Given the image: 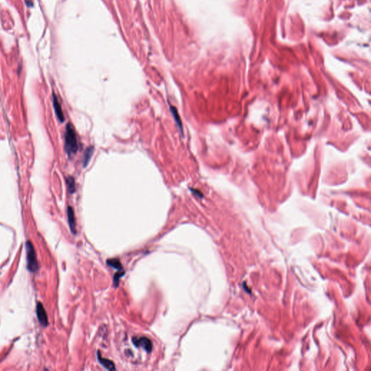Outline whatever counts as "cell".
Returning a JSON list of instances; mask_svg holds the SVG:
<instances>
[{"label":"cell","mask_w":371,"mask_h":371,"mask_svg":"<svg viewBox=\"0 0 371 371\" xmlns=\"http://www.w3.org/2000/svg\"><path fill=\"white\" fill-rule=\"evenodd\" d=\"M26 2L28 7H32L33 4H33V2L31 1V0H26V2Z\"/></svg>","instance_id":"obj_14"},{"label":"cell","mask_w":371,"mask_h":371,"mask_svg":"<svg viewBox=\"0 0 371 371\" xmlns=\"http://www.w3.org/2000/svg\"><path fill=\"white\" fill-rule=\"evenodd\" d=\"M67 213H68V223H69L70 231H71V232L73 233V234H75V233H76V224H75L74 210H73V209L71 207L69 206L68 207Z\"/></svg>","instance_id":"obj_5"},{"label":"cell","mask_w":371,"mask_h":371,"mask_svg":"<svg viewBox=\"0 0 371 371\" xmlns=\"http://www.w3.org/2000/svg\"><path fill=\"white\" fill-rule=\"evenodd\" d=\"M79 149L76 134L71 123H68L65 134V150L69 157L76 154Z\"/></svg>","instance_id":"obj_1"},{"label":"cell","mask_w":371,"mask_h":371,"mask_svg":"<svg viewBox=\"0 0 371 371\" xmlns=\"http://www.w3.org/2000/svg\"><path fill=\"white\" fill-rule=\"evenodd\" d=\"M97 357H98L99 362H100L101 365H102L104 367L106 368V369H107L109 370H115V365H114V363H113V362H112V361L110 360H108V359L103 358L100 355V352H98Z\"/></svg>","instance_id":"obj_8"},{"label":"cell","mask_w":371,"mask_h":371,"mask_svg":"<svg viewBox=\"0 0 371 371\" xmlns=\"http://www.w3.org/2000/svg\"><path fill=\"white\" fill-rule=\"evenodd\" d=\"M171 111L172 115H173V117L175 119V121H176V123L177 126H178V128L180 129V131H181L182 134H183V126H182V122H181V117H180V116H179L178 111H177V109L175 107H173V106H171Z\"/></svg>","instance_id":"obj_9"},{"label":"cell","mask_w":371,"mask_h":371,"mask_svg":"<svg viewBox=\"0 0 371 371\" xmlns=\"http://www.w3.org/2000/svg\"><path fill=\"white\" fill-rule=\"evenodd\" d=\"M53 106L58 120H60L61 123H63L64 120H65V116H64L60 103L59 102L57 98V96L54 94H53Z\"/></svg>","instance_id":"obj_6"},{"label":"cell","mask_w":371,"mask_h":371,"mask_svg":"<svg viewBox=\"0 0 371 371\" xmlns=\"http://www.w3.org/2000/svg\"><path fill=\"white\" fill-rule=\"evenodd\" d=\"M123 275H124V272H123V271L117 272V273H116L115 275V276H114V283H115V285L116 286L118 285V283H119L120 278L121 277V276H123Z\"/></svg>","instance_id":"obj_12"},{"label":"cell","mask_w":371,"mask_h":371,"mask_svg":"<svg viewBox=\"0 0 371 371\" xmlns=\"http://www.w3.org/2000/svg\"><path fill=\"white\" fill-rule=\"evenodd\" d=\"M66 182H67V186H68V191H69V192L70 194L74 193L75 191V180H74V178H73V177H72V176L68 177L67 180H66Z\"/></svg>","instance_id":"obj_11"},{"label":"cell","mask_w":371,"mask_h":371,"mask_svg":"<svg viewBox=\"0 0 371 371\" xmlns=\"http://www.w3.org/2000/svg\"><path fill=\"white\" fill-rule=\"evenodd\" d=\"M191 192H192L194 194L196 195V196H197L198 197H202V193H201L199 191H197V190H196V189H194V188H191Z\"/></svg>","instance_id":"obj_13"},{"label":"cell","mask_w":371,"mask_h":371,"mask_svg":"<svg viewBox=\"0 0 371 371\" xmlns=\"http://www.w3.org/2000/svg\"><path fill=\"white\" fill-rule=\"evenodd\" d=\"M107 263L109 266L112 267V268H116L117 270H122L123 269V267H122V265L120 263V262L119 259H107Z\"/></svg>","instance_id":"obj_10"},{"label":"cell","mask_w":371,"mask_h":371,"mask_svg":"<svg viewBox=\"0 0 371 371\" xmlns=\"http://www.w3.org/2000/svg\"><path fill=\"white\" fill-rule=\"evenodd\" d=\"M26 255L28 269L31 272H36L38 269L37 257L34 246L30 242L26 243Z\"/></svg>","instance_id":"obj_2"},{"label":"cell","mask_w":371,"mask_h":371,"mask_svg":"<svg viewBox=\"0 0 371 371\" xmlns=\"http://www.w3.org/2000/svg\"><path fill=\"white\" fill-rule=\"evenodd\" d=\"M94 148L93 146H89V147H87L86 150H85L84 157H83V166H84V167H87V165H89L92 155L94 154Z\"/></svg>","instance_id":"obj_7"},{"label":"cell","mask_w":371,"mask_h":371,"mask_svg":"<svg viewBox=\"0 0 371 371\" xmlns=\"http://www.w3.org/2000/svg\"><path fill=\"white\" fill-rule=\"evenodd\" d=\"M36 313L40 323L43 326H46L48 325V318H47L46 313L44 308L43 304L41 303H39L37 304Z\"/></svg>","instance_id":"obj_4"},{"label":"cell","mask_w":371,"mask_h":371,"mask_svg":"<svg viewBox=\"0 0 371 371\" xmlns=\"http://www.w3.org/2000/svg\"><path fill=\"white\" fill-rule=\"evenodd\" d=\"M133 344L137 347H141L147 352H150L152 349V344L151 341L146 337L133 338Z\"/></svg>","instance_id":"obj_3"}]
</instances>
